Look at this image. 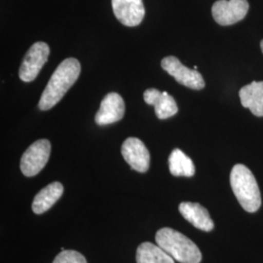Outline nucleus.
Wrapping results in <instances>:
<instances>
[{"label":"nucleus","instance_id":"obj_1","mask_svg":"<svg viewBox=\"0 0 263 263\" xmlns=\"http://www.w3.org/2000/svg\"><path fill=\"white\" fill-rule=\"evenodd\" d=\"M80 71L81 66L76 59L68 58L64 60L57 67L45 87L39 101V108L48 110L54 107L76 83Z\"/></svg>","mask_w":263,"mask_h":263},{"label":"nucleus","instance_id":"obj_2","mask_svg":"<svg viewBox=\"0 0 263 263\" xmlns=\"http://www.w3.org/2000/svg\"><path fill=\"white\" fill-rule=\"evenodd\" d=\"M155 240L160 248L179 262L200 263L202 260V254L196 244L175 229H160Z\"/></svg>","mask_w":263,"mask_h":263},{"label":"nucleus","instance_id":"obj_3","mask_svg":"<svg viewBox=\"0 0 263 263\" xmlns=\"http://www.w3.org/2000/svg\"><path fill=\"white\" fill-rule=\"evenodd\" d=\"M230 184L237 200L246 212L254 213L260 208V191L249 168L243 164L235 165L230 174Z\"/></svg>","mask_w":263,"mask_h":263},{"label":"nucleus","instance_id":"obj_4","mask_svg":"<svg viewBox=\"0 0 263 263\" xmlns=\"http://www.w3.org/2000/svg\"><path fill=\"white\" fill-rule=\"evenodd\" d=\"M51 154V143L48 140L33 142L22 156L21 170L26 177H34L45 167Z\"/></svg>","mask_w":263,"mask_h":263},{"label":"nucleus","instance_id":"obj_5","mask_svg":"<svg viewBox=\"0 0 263 263\" xmlns=\"http://www.w3.org/2000/svg\"><path fill=\"white\" fill-rule=\"evenodd\" d=\"M50 55V48L45 42H36L28 49L20 66V79L24 82H31L42 69Z\"/></svg>","mask_w":263,"mask_h":263},{"label":"nucleus","instance_id":"obj_6","mask_svg":"<svg viewBox=\"0 0 263 263\" xmlns=\"http://www.w3.org/2000/svg\"><path fill=\"white\" fill-rule=\"evenodd\" d=\"M161 66L170 76H173L177 82L193 90H201L205 87L203 76L195 69H190L183 66L178 58L166 57L162 60Z\"/></svg>","mask_w":263,"mask_h":263},{"label":"nucleus","instance_id":"obj_7","mask_svg":"<svg viewBox=\"0 0 263 263\" xmlns=\"http://www.w3.org/2000/svg\"><path fill=\"white\" fill-rule=\"evenodd\" d=\"M249 11L247 0H218L214 3L212 13L220 26H230L242 21Z\"/></svg>","mask_w":263,"mask_h":263},{"label":"nucleus","instance_id":"obj_8","mask_svg":"<svg viewBox=\"0 0 263 263\" xmlns=\"http://www.w3.org/2000/svg\"><path fill=\"white\" fill-rule=\"evenodd\" d=\"M123 157L132 169L145 173L149 169L151 154L144 143L137 138H129L123 142L121 147Z\"/></svg>","mask_w":263,"mask_h":263},{"label":"nucleus","instance_id":"obj_9","mask_svg":"<svg viewBox=\"0 0 263 263\" xmlns=\"http://www.w3.org/2000/svg\"><path fill=\"white\" fill-rule=\"evenodd\" d=\"M113 13L126 27L139 26L145 15L142 0H111Z\"/></svg>","mask_w":263,"mask_h":263},{"label":"nucleus","instance_id":"obj_10","mask_svg":"<svg viewBox=\"0 0 263 263\" xmlns=\"http://www.w3.org/2000/svg\"><path fill=\"white\" fill-rule=\"evenodd\" d=\"M125 113V104L122 97L117 93L106 95L101 103V107L96 114L95 121L104 126L121 120Z\"/></svg>","mask_w":263,"mask_h":263},{"label":"nucleus","instance_id":"obj_11","mask_svg":"<svg viewBox=\"0 0 263 263\" xmlns=\"http://www.w3.org/2000/svg\"><path fill=\"white\" fill-rule=\"evenodd\" d=\"M144 102L149 105H154L156 116L161 119H167L178 113V105L175 99L167 92L151 88L143 94Z\"/></svg>","mask_w":263,"mask_h":263},{"label":"nucleus","instance_id":"obj_12","mask_svg":"<svg viewBox=\"0 0 263 263\" xmlns=\"http://www.w3.org/2000/svg\"><path fill=\"white\" fill-rule=\"evenodd\" d=\"M179 210L181 216L198 229L205 232L212 231L214 229L215 224L207 209L201 206L200 204L182 202L179 204Z\"/></svg>","mask_w":263,"mask_h":263},{"label":"nucleus","instance_id":"obj_13","mask_svg":"<svg viewBox=\"0 0 263 263\" xmlns=\"http://www.w3.org/2000/svg\"><path fill=\"white\" fill-rule=\"evenodd\" d=\"M239 96L244 107L249 108L255 116H263V81L246 85L240 90Z\"/></svg>","mask_w":263,"mask_h":263},{"label":"nucleus","instance_id":"obj_14","mask_svg":"<svg viewBox=\"0 0 263 263\" xmlns=\"http://www.w3.org/2000/svg\"><path fill=\"white\" fill-rule=\"evenodd\" d=\"M64 193V186L61 182H52L46 187L41 189L32 202V211L36 215H41L47 212L49 209L62 197Z\"/></svg>","mask_w":263,"mask_h":263},{"label":"nucleus","instance_id":"obj_15","mask_svg":"<svg viewBox=\"0 0 263 263\" xmlns=\"http://www.w3.org/2000/svg\"><path fill=\"white\" fill-rule=\"evenodd\" d=\"M137 263H175V259L162 248L151 242L139 246L136 254Z\"/></svg>","mask_w":263,"mask_h":263},{"label":"nucleus","instance_id":"obj_16","mask_svg":"<svg viewBox=\"0 0 263 263\" xmlns=\"http://www.w3.org/2000/svg\"><path fill=\"white\" fill-rule=\"evenodd\" d=\"M170 172L175 177H193L195 174V167L192 160L182 151L176 148L171 153L169 157Z\"/></svg>","mask_w":263,"mask_h":263},{"label":"nucleus","instance_id":"obj_17","mask_svg":"<svg viewBox=\"0 0 263 263\" xmlns=\"http://www.w3.org/2000/svg\"><path fill=\"white\" fill-rule=\"evenodd\" d=\"M53 263H87L84 255L76 251H62L58 254Z\"/></svg>","mask_w":263,"mask_h":263},{"label":"nucleus","instance_id":"obj_18","mask_svg":"<svg viewBox=\"0 0 263 263\" xmlns=\"http://www.w3.org/2000/svg\"><path fill=\"white\" fill-rule=\"evenodd\" d=\"M260 48H261V51H262L263 53V40L260 42Z\"/></svg>","mask_w":263,"mask_h":263}]
</instances>
